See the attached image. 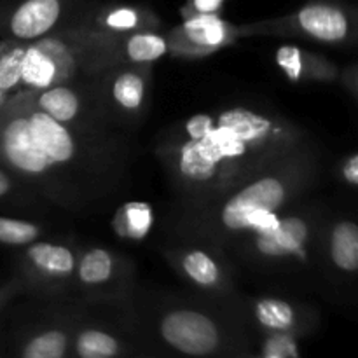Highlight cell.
I'll return each instance as SVG.
<instances>
[{"label": "cell", "instance_id": "cell-33", "mask_svg": "<svg viewBox=\"0 0 358 358\" xmlns=\"http://www.w3.org/2000/svg\"><path fill=\"white\" fill-rule=\"evenodd\" d=\"M238 358H257V357H254V355H241V357H238Z\"/></svg>", "mask_w": 358, "mask_h": 358}, {"label": "cell", "instance_id": "cell-13", "mask_svg": "<svg viewBox=\"0 0 358 358\" xmlns=\"http://www.w3.org/2000/svg\"><path fill=\"white\" fill-rule=\"evenodd\" d=\"M126 276L124 261L108 248L90 247L77 255L73 285L91 297H112L121 294Z\"/></svg>", "mask_w": 358, "mask_h": 358}, {"label": "cell", "instance_id": "cell-9", "mask_svg": "<svg viewBox=\"0 0 358 358\" xmlns=\"http://www.w3.org/2000/svg\"><path fill=\"white\" fill-rule=\"evenodd\" d=\"M79 252L65 243L37 240L23 247L17 259V278L27 290L58 294L73 283Z\"/></svg>", "mask_w": 358, "mask_h": 358}, {"label": "cell", "instance_id": "cell-7", "mask_svg": "<svg viewBox=\"0 0 358 358\" xmlns=\"http://www.w3.org/2000/svg\"><path fill=\"white\" fill-rule=\"evenodd\" d=\"M156 331L168 348L189 358H219L229 350L224 325L198 308H168L157 318Z\"/></svg>", "mask_w": 358, "mask_h": 358}, {"label": "cell", "instance_id": "cell-26", "mask_svg": "<svg viewBox=\"0 0 358 358\" xmlns=\"http://www.w3.org/2000/svg\"><path fill=\"white\" fill-rule=\"evenodd\" d=\"M23 182L17 180L9 170L0 166V205L2 203L14 201L23 194ZM27 187V185H24Z\"/></svg>", "mask_w": 358, "mask_h": 358}, {"label": "cell", "instance_id": "cell-12", "mask_svg": "<svg viewBox=\"0 0 358 358\" xmlns=\"http://www.w3.org/2000/svg\"><path fill=\"white\" fill-rule=\"evenodd\" d=\"M24 91L31 105L51 115L58 122L72 126V128L87 129V131H100L94 121L91 94H87L83 87H77L76 83L56 84V86L37 91Z\"/></svg>", "mask_w": 358, "mask_h": 358}, {"label": "cell", "instance_id": "cell-30", "mask_svg": "<svg viewBox=\"0 0 358 358\" xmlns=\"http://www.w3.org/2000/svg\"><path fill=\"white\" fill-rule=\"evenodd\" d=\"M339 80H341L343 86H345L350 93H353L358 98V63L346 66L345 70H341V73H339Z\"/></svg>", "mask_w": 358, "mask_h": 358}, {"label": "cell", "instance_id": "cell-2", "mask_svg": "<svg viewBox=\"0 0 358 358\" xmlns=\"http://www.w3.org/2000/svg\"><path fill=\"white\" fill-rule=\"evenodd\" d=\"M304 142L303 129L276 112L233 105L215 110L212 129L199 138L170 133L157 154L187 208H194Z\"/></svg>", "mask_w": 358, "mask_h": 358}, {"label": "cell", "instance_id": "cell-32", "mask_svg": "<svg viewBox=\"0 0 358 358\" xmlns=\"http://www.w3.org/2000/svg\"><path fill=\"white\" fill-rule=\"evenodd\" d=\"M257 358H280V357H276V355H262V353H259Z\"/></svg>", "mask_w": 358, "mask_h": 358}, {"label": "cell", "instance_id": "cell-17", "mask_svg": "<svg viewBox=\"0 0 358 358\" xmlns=\"http://www.w3.org/2000/svg\"><path fill=\"white\" fill-rule=\"evenodd\" d=\"M275 63L280 72L294 84L334 83L339 79V66L318 52L296 44H282L275 49Z\"/></svg>", "mask_w": 358, "mask_h": 358}, {"label": "cell", "instance_id": "cell-31", "mask_svg": "<svg viewBox=\"0 0 358 358\" xmlns=\"http://www.w3.org/2000/svg\"><path fill=\"white\" fill-rule=\"evenodd\" d=\"M9 96H10V94L3 93V91H2V90H0V108H2V105H3V103H6V101H7V98H9Z\"/></svg>", "mask_w": 358, "mask_h": 358}, {"label": "cell", "instance_id": "cell-6", "mask_svg": "<svg viewBox=\"0 0 358 358\" xmlns=\"http://www.w3.org/2000/svg\"><path fill=\"white\" fill-rule=\"evenodd\" d=\"M90 9L87 0H0V37L34 42L83 21Z\"/></svg>", "mask_w": 358, "mask_h": 358}, {"label": "cell", "instance_id": "cell-8", "mask_svg": "<svg viewBox=\"0 0 358 358\" xmlns=\"http://www.w3.org/2000/svg\"><path fill=\"white\" fill-rule=\"evenodd\" d=\"M311 234L313 229L308 217L285 212L271 229L248 234L234 248L259 264H304L310 261Z\"/></svg>", "mask_w": 358, "mask_h": 358}, {"label": "cell", "instance_id": "cell-14", "mask_svg": "<svg viewBox=\"0 0 358 358\" xmlns=\"http://www.w3.org/2000/svg\"><path fill=\"white\" fill-rule=\"evenodd\" d=\"M152 65L121 63L112 66L105 80V94L115 110L124 115L142 114L149 101Z\"/></svg>", "mask_w": 358, "mask_h": 358}, {"label": "cell", "instance_id": "cell-21", "mask_svg": "<svg viewBox=\"0 0 358 358\" xmlns=\"http://www.w3.org/2000/svg\"><path fill=\"white\" fill-rule=\"evenodd\" d=\"M327 250L331 262L343 273L358 271V224L338 220L329 231Z\"/></svg>", "mask_w": 358, "mask_h": 358}, {"label": "cell", "instance_id": "cell-22", "mask_svg": "<svg viewBox=\"0 0 358 358\" xmlns=\"http://www.w3.org/2000/svg\"><path fill=\"white\" fill-rule=\"evenodd\" d=\"M154 226L152 205L143 201L122 203L112 217V229L119 238L140 241L149 236Z\"/></svg>", "mask_w": 358, "mask_h": 358}, {"label": "cell", "instance_id": "cell-28", "mask_svg": "<svg viewBox=\"0 0 358 358\" xmlns=\"http://www.w3.org/2000/svg\"><path fill=\"white\" fill-rule=\"evenodd\" d=\"M24 290H27V287H24V283L21 282L17 276L16 278L9 280V282L2 283V285H0V311H2L7 304L13 303L20 294L24 292Z\"/></svg>", "mask_w": 358, "mask_h": 358}, {"label": "cell", "instance_id": "cell-29", "mask_svg": "<svg viewBox=\"0 0 358 358\" xmlns=\"http://www.w3.org/2000/svg\"><path fill=\"white\" fill-rule=\"evenodd\" d=\"M339 175L350 185H358V152L346 157L339 168Z\"/></svg>", "mask_w": 358, "mask_h": 358}, {"label": "cell", "instance_id": "cell-19", "mask_svg": "<svg viewBox=\"0 0 358 358\" xmlns=\"http://www.w3.org/2000/svg\"><path fill=\"white\" fill-rule=\"evenodd\" d=\"M126 343L114 332L98 325H80L72 332V355L76 358H122Z\"/></svg>", "mask_w": 358, "mask_h": 358}, {"label": "cell", "instance_id": "cell-27", "mask_svg": "<svg viewBox=\"0 0 358 358\" xmlns=\"http://www.w3.org/2000/svg\"><path fill=\"white\" fill-rule=\"evenodd\" d=\"M226 6V0H185L180 14L192 16V14H220Z\"/></svg>", "mask_w": 358, "mask_h": 358}, {"label": "cell", "instance_id": "cell-15", "mask_svg": "<svg viewBox=\"0 0 358 358\" xmlns=\"http://www.w3.org/2000/svg\"><path fill=\"white\" fill-rule=\"evenodd\" d=\"M252 317L264 334L285 332L299 338L306 336L317 324V318L306 308L275 296H262L252 303Z\"/></svg>", "mask_w": 358, "mask_h": 358}, {"label": "cell", "instance_id": "cell-23", "mask_svg": "<svg viewBox=\"0 0 358 358\" xmlns=\"http://www.w3.org/2000/svg\"><path fill=\"white\" fill-rule=\"evenodd\" d=\"M24 48L27 42H0V90L3 93L13 94L21 90Z\"/></svg>", "mask_w": 358, "mask_h": 358}, {"label": "cell", "instance_id": "cell-1", "mask_svg": "<svg viewBox=\"0 0 358 358\" xmlns=\"http://www.w3.org/2000/svg\"><path fill=\"white\" fill-rule=\"evenodd\" d=\"M121 154L100 131L72 128L38 110L24 91L0 108V166L63 205H84L110 187Z\"/></svg>", "mask_w": 358, "mask_h": 358}, {"label": "cell", "instance_id": "cell-24", "mask_svg": "<svg viewBox=\"0 0 358 358\" xmlns=\"http://www.w3.org/2000/svg\"><path fill=\"white\" fill-rule=\"evenodd\" d=\"M44 227L28 219L0 215V247L23 248L34 241L42 240Z\"/></svg>", "mask_w": 358, "mask_h": 358}, {"label": "cell", "instance_id": "cell-18", "mask_svg": "<svg viewBox=\"0 0 358 358\" xmlns=\"http://www.w3.org/2000/svg\"><path fill=\"white\" fill-rule=\"evenodd\" d=\"M73 327L51 324L35 329L21 341L16 358H69L72 353Z\"/></svg>", "mask_w": 358, "mask_h": 358}, {"label": "cell", "instance_id": "cell-5", "mask_svg": "<svg viewBox=\"0 0 358 358\" xmlns=\"http://www.w3.org/2000/svg\"><path fill=\"white\" fill-rule=\"evenodd\" d=\"M240 37H299L341 45L358 41V7L332 0H310L294 13L255 23L238 24Z\"/></svg>", "mask_w": 358, "mask_h": 358}, {"label": "cell", "instance_id": "cell-25", "mask_svg": "<svg viewBox=\"0 0 358 358\" xmlns=\"http://www.w3.org/2000/svg\"><path fill=\"white\" fill-rule=\"evenodd\" d=\"M299 339V336L285 334V332L264 334V339L261 343V353L262 355H276L280 358H303Z\"/></svg>", "mask_w": 358, "mask_h": 358}, {"label": "cell", "instance_id": "cell-10", "mask_svg": "<svg viewBox=\"0 0 358 358\" xmlns=\"http://www.w3.org/2000/svg\"><path fill=\"white\" fill-rule=\"evenodd\" d=\"M168 51L180 58H206L240 41V27L220 14H192L166 34Z\"/></svg>", "mask_w": 358, "mask_h": 358}, {"label": "cell", "instance_id": "cell-16", "mask_svg": "<svg viewBox=\"0 0 358 358\" xmlns=\"http://www.w3.org/2000/svg\"><path fill=\"white\" fill-rule=\"evenodd\" d=\"M83 21L87 27L114 37L140 30H157L161 24L152 9L138 3H105L101 7H91Z\"/></svg>", "mask_w": 358, "mask_h": 358}, {"label": "cell", "instance_id": "cell-3", "mask_svg": "<svg viewBox=\"0 0 358 358\" xmlns=\"http://www.w3.org/2000/svg\"><path fill=\"white\" fill-rule=\"evenodd\" d=\"M317 175V152L296 147L238 180L203 205L189 208L185 227L215 247H234L252 233L271 229Z\"/></svg>", "mask_w": 358, "mask_h": 358}, {"label": "cell", "instance_id": "cell-4", "mask_svg": "<svg viewBox=\"0 0 358 358\" xmlns=\"http://www.w3.org/2000/svg\"><path fill=\"white\" fill-rule=\"evenodd\" d=\"M117 41L119 37L77 21L27 42L21 90H45L56 84L77 83L83 77L103 76L112 66L121 65Z\"/></svg>", "mask_w": 358, "mask_h": 358}, {"label": "cell", "instance_id": "cell-20", "mask_svg": "<svg viewBox=\"0 0 358 358\" xmlns=\"http://www.w3.org/2000/svg\"><path fill=\"white\" fill-rule=\"evenodd\" d=\"M170 55L168 38L157 30H140L122 35L117 41L119 63L152 65L157 59Z\"/></svg>", "mask_w": 358, "mask_h": 358}, {"label": "cell", "instance_id": "cell-11", "mask_svg": "<svg viewBox=\"0 0 358 358\" xmlns=\"http://www.w3.org/2000/svg\"><path fill=\"white\" fill-rule=\"evenodd\" d=\"M166 259L177 275L199 292L220 297L233 289L226 264L212 248L196 245L173 247L166 250Z\"/></svg>", "mask_w": 358, "mask_h": 358}]
</instances>
